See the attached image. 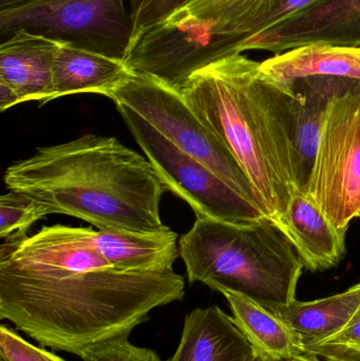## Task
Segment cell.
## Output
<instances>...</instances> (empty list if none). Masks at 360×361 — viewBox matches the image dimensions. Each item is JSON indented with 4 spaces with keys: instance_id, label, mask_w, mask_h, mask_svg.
<instances>
[{
    "instance_id": "obj_29",
    "label": "cell",
    "mask_w": 360,
    "mask_h": 361,
    "mask_svg": "<svg viewBox=\"0 0 360 361\" xmlns=\"http://www.w3.org/2000/svg\"><path fill=\"white\" fill-rule=\"evenodd\" d=\"M37 1L39 0H0V11L14 10Z\"/></svg>"
},
{
    "instance_id": "obj_7",
    "label": "cell",
    "mask_w": 360,
    "mask_h": 361,
    "mask_svg": "<svg viewBox=\"0 0 360 361\" xmlns=\"http://www.w3.org/2000/svg\"><path fill=\"white\" fill-rule=\"evenodd\" d=\"M306 195L338 229L360 214V82L328 108Z\"/></svg>"
},
{
    "instance_id": "obj_12",
    "label": "cell",
    "mask_w": 360,
    "mask_h": 361,
    "mask_svg": "<svg viewBox=\"0 0 360 361\" xmlns=\"http://www.w3.org/2000/svg\"><path fill=\"white\" fill-rule=\"evenodd\" d=\"M257 351L234 318L217 305L192 310L168 361H254Z\"/></svg>"
},
{
    "instance_id": "obj_30",
    "label": "cell",
    "mask_w": 360,
    "mask_h": 361,
    "mask_svg": "<svg viewBox=\"0 0 360 361\" xmlns=\"http://www.w3.org/2000/svg\"><path fill=\"white\" fill-rule=\"evenodd\" d=\"M283 361H323L318 356L312 353H304L302 355L295 356V357L289 358V360Z\"/></svg>"
},
{
    "instance_id": "obj_33",
    "label": "cell",
    "mask_w": 360,
    "mask_h": 361,
    "mask_svg": "<svg viewBox=\"0 0 360 361\" xmlns=\"http://www.w3.org/2000/svg\"><path fill=\"white\" fill-rule=\"evenodd\" d=\"M359 218H360V214H359Z\"/></svg>"
},
{
    "instance_id": "obj_23",
    "label": "cell",
    "mask_w": 360,
    "mask_h": 361,
    "mask_svg": "<svg viewBox=\"0 0 360 361\" xmlns=\"http://www.w3.org/2000/svg\"><path fill=\"white\" fill-rule=\"evenodd\" d=\"M129 336L108 339L89 348L80 356L82 361H163L154 350L137 347Z\"/></svg>"
},
{
    "instance_id": "obj_9",
    "label": "cell",
    "mask_w": 360,
    "mask_h": 361,
    "mask_svg": "<svg viewBox=\"0 0 360 361\" xmlns=\"http://www.w3.org/2000/svg\"><path fill=\"white\" fill-rule=\"evenodd\" d=\"M240 54L235 38L216 33L187 6L144 32L129 48L124 63L181 92L190 78L207 66Z\"/></svg>"
},
{
    "instance_id": "obj_27",
    "label": "cell",
    "mask_w": 360,
    "mask_h": 361,
    "mask_svg": "<svg viewBox=\"0 0 360 361\" xmlns=\"http://www.w3.org/2000/svg\"><path fill=\"white\" fill-rule=\"evenodd\" d=\"M21 103H23V99L17 91L10 85L0 80V110L1 112Z\"/></svg>"
},
{
    "instance_id": "obj_31",
    "label": "cell",
    "mask_w": 360,
    "mask_h": 361,
    "mask_svg": "<svg viewBox=\"0 0 360 361\" xmlns=\"http://www.w3.org/2000/svg\"><path fill=\"white\" fill-rule=\"evenodd\" d=\"M254 361H273L271 360H268V358H266V356L261 355V354H258L257 356H256L255 360Z\"/></svg>"
},
{
    "instance_id": "obj_1",
    "label": "cell",
    "mask_w": 360,
    "mask_h": 361,
    "mask_svg": "<svg viewBox=\"0 0 360 361\" xmlns=\"http://www.w3.org/2000/svg\"><path fill=\"white\" fill-rule=\"evenodd\" d=\"M91 227L44 226L1 238L0 318L42 347L82 356L129 336L156 307L182 301L175 271H122L95 250Z\"/></svg>"
},
{
    "instance_id": "obj_19",
    "label": "cell",
    "mask_w": 360,
    "mask_h": 361,
    "mask_svg": "<svg viewBox=\"0 0 360 361\" xmlns=\"http://www.w3.org/2000/svg\"><path fill=\"white\" fill-rule=\"evenodd\" d=\"M220 293L228 300L235 322L258 354L273 361H283L306 353L302 338L276 314L238 293L228 290Z\"/></svg>"
},
{
    "instance_id": "obj_15",
    "label": "cell",
    "mask_w": 360,
    "mask_h": 361,
    "mask_svg": "<svg viewBox=\"0 0 360 361\" xmlns=\"http://www.w3.org/2000/svg\"><path fill=\"white\" fill-rule=\"evenodd\" d=\"M90 240L111 267L122 271H173L180 257L179 237L170 228L154 233L91 228Z\"/></svg>"
},
{
    "instance_id": "obj_2",
    "label": "cell",
    "mask_w": 360,
    "mask_h": 361,
    "mask_svg": "<svg viewBox=\"0 0 360 361\" xmlns=\"http://www.w3.org/2000/svg\"><path fill=\"white\" fill-rule=\"evenodd\" d=\"M181 93L236 159L264 214L280 227L300 192L294 169L298 95L293 84L274 80L240 53L194 73Z\"/></svg>"
},
{
    "instance_id": "obj_21",
    "label": "cell",
    "mask_w": 360,
    "mask_h": 361,
    "mask_svg": "<svg viewBox=\"0 0 360 361\" xmlns=\"http://www.w3.org/2000/svg\"><path fill=\"white\" fill-rule=\"evenodd\" d=\"M48 214L50 212L39 202L10 190L0 197V237L18 231L27 233L31 225Z\"/></svg>"
},
{
    "instance_id": "obj_28",
    "label": "cell",
    "mask_w": 360,
    "mask_h": 361,
    "mask_svg": "<svg viewBox=\"0 0 360 361\" xmlns=\"http://www.w3.org/2000/svg\"><path fill=\"white\" fill-rule=\"evenodd\" d=\"M306 353H312L325 361H360L359 354L346 351H329V350H311Z\"/></svg>"
},
{
    "instance_id": "obj_14",
    "label": "cell",
    "mask_w": 360,
    "mask_h": 361,
    "mask_svg": "<svg viewBox=\"0 0 360 361\" xmlns=\"http://www.w3.org/2000/svg\"><path fill=\"white\" fill-rule=\"evenodd\" d=\"M279 228L297 250L304 269L327 271L337 267L346 255V233L338 229L304 193L294 195Z\"/></svg>"
},
{
    "instance_id": "obj_13",
    "label": "cell",
    "mask_w": 360,
    "mask_h": 361,
    "mask_svg": "<svg viewBox=\"0 0 360 361\" xmlns=\"http://www.w3.org/2000/svg\"><path fill=\"white\" fill-rule=\"evenodd\" d=\"M356 82L333 78H308L292 82L298 95L293 148L296 182L300 192L304 193L308 186L332 99Z\"/></svg>"
},
{
    "instance_id": "obj_16",
    "label": "cell",
    "mask_w": 360,
    "mask_h": 361,
    "mask_svg": "<svg viewBox=\"0 0 360 361\" xmlns=\"http://www.w3.org/2000/svg\"><path fill=\"white\" fill-rule=\"evenodd\" d=\"M132 73L123 61L61 44L53 67L51 101L78 93L110 97L112 91Z\"/></svg>"
},
{
    "instance_id": "obj_10",
    "label": "cell",
    "mask_w": 360,
    "mask_h": 361,
    "mask_svg": "<svg viewBox=\"0 0 360 361\" xmlns=\"http://www.w3.org/2000/svg\"><path fill=\"white\" fill-rule=\"evenodd\" d=\"M311 44L360 47V0H327L260 32L241 44V52L279 53Z\"/></svg>"
},
{
    "instance_id": "obj_8",
    "label": "cell",
    "mask_w": 360,
    "mask_h": 361,
    "mask_svg": "<svg viewBox=\"0 0 360 361\" xmlns=\"http://www.w3.org/2000/svg\"><path fill=\"white\" fill-rule=\"evenodd\" d=\"M125 124L168 191L185 201L197 218L249 224L268 218L206 167L175 147L126 106L116 105Z\"/></svg>"
},
{
    "instance_id": "obj_6",
    "label": "cell",
    "mask_w": 360,
    "mask_h": 361,
    "mask_svg": "<svg viewBox=\"0 0 360 361\" xmlns=\"http://www.w3.org/2000/svg\"><path fill=\"white\" fill-rule=\"evenodd\" d=\"M17 30L123 63L132 38L125 0H39L0 11V42Z\"/></svg>"
},
{
    "instance_id": "obj_17",
    "label": "cell",
    "mask_w": 360,
    "mask_h": 361,
    "mask_svg": "<svg viewBox=\"0 0 360 361\" xmlns=\"http://www.w3.org/2000/svg\"><path fill=\"white\" fill-rule=\"evenodd\" d=\"M262 71L279 82L333 78L360 82V47L311 44L260 63Z\"/></svg>"
},
{
    "instance_id": "obj_3",
    "label": "cell",
    "mask_w": 360,
    "mask_h": 361,
    "mask_svg": "<svg viewBox=\"0 0 360 361\" xmlns=\"http://www.w3.org/2000/svg\"><path fill=\"white\" fill-rule=\"evenodd\" d=\"M10 190L36 200L50 214L74 216L99 231H168L160 204L168 191L147 159L112 137L85 135L35 150L6 169Z\"/></svg>"
},
{
    "instance_id": "obj_4",
    "label": "cell",
    "mask_w": 360,
    "mask_h": 361,
    "mask_svg": "<svg viewBox=\"0 0 360 361\" xmlns=\"http://www.w3.org/2000/svg\"><path fill=\"white\" fill-rule=\"evenodd\" d=\"M179 250L190 283L232 290L263 307L296 300L304 265L270 218L249 224L197 218Z\"/></svg>"
},
{
    "instance_id": "obj_26",
    "label": "cell",
    "mask_w": 360,
    "mask_h": 361,
    "mask_svg": "<svg viewBox=\"0 0 360 361\" xmlns=\"http://www.w3.org/2000/svg\"><path fill=\"white\" fill-rule=\"evenodd\" d=\"M327 1V0H285L278 8H275L270 15L264 17L254 30L252 36L260 33V32L266 31L271 27H276L279 23L292 18L299 13L309 10L312 6H317L321 2ZM251 36V37H252Z\"/></svg>"
},
{
    "instance_id": "obj_25",
    "label": "cell",
    "mask_w": 360,
    "mask_h": 361,
    "mask_svg": "<svg viewBox=\"0 0 360 361\" xmlns=\"http://www.w3.org/2000/svg\"><path fill=\"white\" fill-rule=\"evenodd\" d=\"M306 353L311 350L346 351L360 355V307L349 324L337 334L321 343L304 345Z\"/></svg>"
},
{
    "instance_id": "obj_11",
    "label": "cell",
    "mask_w": 360,
    "mask_h": 361,
    "mask_svg": "<svg viewBox=\"0 0 360 361\" xmlns=\"http://www.w3.org/2000/svg\"><path fill=\"white\" fill-rule=\"evenodd\" d=\"M59 42L17 30L0 44V80L20 95L23 103L38 101L40 106L51 101L53 67Z\"/></svg>"
},
{
    "instance_id": "obj_5",
    "label": "cell",
    "mask_w": 360,
    "mask_h": 361,
    "mask_svg": "<svg viewBox=\"0 0 360 361\" xmlns=\"http://www.w3.org/2000/svg\"><path fill=\"white\" fill-rule=\"evenodd\" d=\"M109 99L135 111L182 152L260 207L253 186L236 159L199 120L181 92L149 76L132 73L112 91Z\"/></svg>"
},
{
    "instance_id": "obj_18",
    "label": "cell",
    "mask_w": 360,
    "mask_h": 361,
    "mask_svg": "<svg viewBox=\"0 0 360 361\" xmlns=\"http://www.w3.org/2000/svg\"><path fill=\"white\" fill-rule=\"evenodd\" d=\"M359 307L360 283L327 298L264 307L276 314L308 345L340 333Z\"/></svg>"
},
{
    "instance_id": "obj_32",
    "label": "cell",
    "mask_w": 360,
    "mask_h": 361,
    "mask_svg": "<svg viewBox=\"0 0 360 361\" xmlns=\"http://www.w3.org/2000/svg\"><path fill=\"white\" fill-rule=\"evenodd\" d=\"M0 361H6L2 356H0Z\"/></svg>"
},
{
    "instance_id": "obj_20",
    "label": "cell",
    "mask_w": 360,
    "mask_h": 361,
    "mask_svg": "<svg viewBox=\"0 0 360 361\" xmlns=\"http://www.w3.org/2000/svg\"><path fill=\"white\" fill-rule=\"evenodd\" d=\"M283 2L285 0H192L186 6L194 16L209 23L216 33L235 38L240 50L256 25Z\"/></svg>"
},
{
    "instance_id": "obj_22",
    "label": "cell",
    "mask_w": 360,
    "mask_h": 361,
    "mask_svg": "<svg viewBox=\"0 0 360 361\" xmlns=\"http://www.w3.org/2000/svg\"><path fill=\"white\" fill-rule=\"evenodd\" d=\"M192 1V0H131L130 18L132 23L131 44L144 32L162 23L175 11L184 8Z\"/></svg>"
},
{
    "instance_id": "obj_24",
    "label": "cell",
    "mask_w": 360,
    "mask_h": 361,
    "mask_svg": "<svg viewBox=\"0 0 360 361\" xmlns=\"http://www.w3.org/2000/svg\"><path fill=\"white\" fill-rule=\"evenodd\" d=\"M0 356L6 361H67L32 345L10 326H0Z\"/></svg>"
}]
</instances>
